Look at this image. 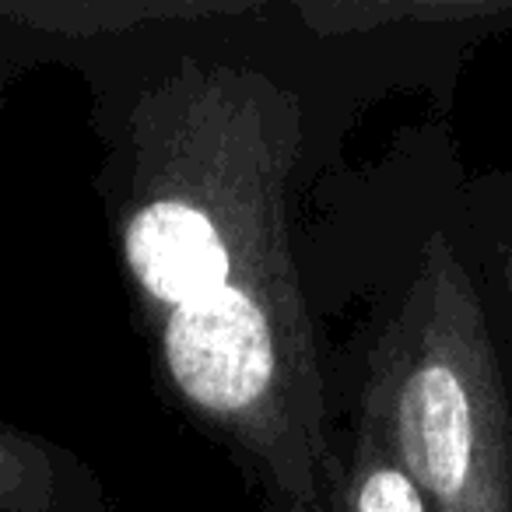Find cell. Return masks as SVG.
<instances>
[{
  "label": "cell",
  "instance_id": "obj_1",
  "mask_svg": "<svg viewBox=\"0 0 512 512\" xmlns=\"http://www.w3.org/2000/svg\"><path fill=\"white\" fill-rule=\"evenodd\" d=\"M165 355L179 390L207 411L246 407L274 372L264 313L232 285L176 306L165 330Z\"/></svg>",
  "mask_w": 512,
  "mask_h": 512
},
{
  "label": "cell",
  "instance_id": "obj_2",
  "mask_svg": "<svg viewBox=\"0 0 512 512\" xmlns=\"http://www.w3.org/2000/svg\"><path fill=\"white\" fill-rule=\"evenodd\" d=\"M127 260L155 299L183 306L228 281V249L211 218L179 200H158L134 214Z\"/></svg>",
  "mask_w": 512,
  "mask_h": 512
},
{
  "label": "cell",
  "instance_id": "obj_3",
  "mask_svg": "<svg viewBox=\"0 0 512 512\" xmlns=\"http://www.w3.org/2000/svg\"><path fill=\"white\" fill-rule=\"evenodd\" d=\"M470 404L446 365H425L400 393V446L411 474L435 495L460 491L470 467Z\"/></svg>",
  "mask_w": 512,
  "mask_h": 512
},
{
  "label": "cell",
  "instance_id": "obj_4",
  "mask_svg": "<svg viewBox=\"0 0 512 512\" xmlns=\"http://www.w3.org/2000/svg\"><path fill=\"white\" fill-rule=\"evenodd\" d=\"M358 512H425V505L411 477H404L400 470H379L365 477Z\"/></svg>",
  "mask_w": 512,
  "mask_h": 512
}]
</instances>
